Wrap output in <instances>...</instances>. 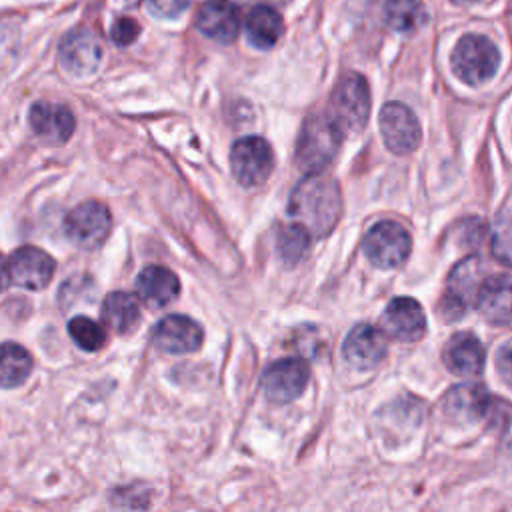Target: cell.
Segmentation results:
<instances>
[{
    "label": "cell",
    "mask_w": 512,
    "mask_h": 512,
    "mask_svg": "<svg viewBox=\"0 0 512 512\" xmlns=\"http://www.w3.org/2000/svg\"><path fill=\"white\" fill-rule=\"evenodd\" d=\"M474 300H476V308L488 322L508 326V322H510V276L504 272V274L490 276V278L482 280L476 290Z\"/></svg>",
    "instance_id": "cell-20"
},
{
    "label": "cell",
    "mask_w": 512,
    "mask_h": 512,
    "mask_svg": "<svg viewBox=\"0 0 512 512\" xmlns=\"http://www.w3.org/2000/svg\"><path fill=\"white\" fill-rule=\"evenodd\" d=\"M452 2H456V4H466V2H470V0H452Z\"/></svg>",
    "instance_id": "cell-33"
},
{
    "label": "cell",
    "mask_w": 512,
    "mask_h": 512,
    "mask_svg": "<svg viewBox=\"0 0 512 512\" xmlns=\"http://www.w3.org/2000/svg\"><path fill=\"white\" fill-rule=\"evenodd\" d=\"M152 340L156 348H160L162 352L188 354V352H196L202 346L204 330L196 320L184 314H172L162 318L156 324L152 332Z\"/></svg>",
    "instance_id": "cell-12"
},
{
    "label": "cell",
    "mask_w": 512,
    "mask_h": 512,
    "mask_svg": "<svg viewBox=\"0 0 512 512\" xmlns=\"http://www.w3.org/2000/svg\"><path fill=\"white\" fill-rule=\"evenodd\" d=\"M68 332L76 346H80L86 352H98L106 344L104 328L88 316H74L68 322Z\"/></svg>",
    "instance_id": "cell-27"
},
{
    "label": "cell",
    "mask_w": 512,
    "mask_h": 512,
    "mask_svg": "<svg viewBox=\"0 0 512 512\" xmlns=\"http://www.w3.org/2000/svg\"><path fill=\"white\" fill-rule=\"evenodd\" d=\"M196 26L204 36L220 44H230L240 32L238 8L230 0H208L198 10Z\"/></svg>",
    "instance_id": "cell-17"
},
{
    "label": "cell",
    "mask_w": 512,
    "mask_h": 512,
    "mask_svg": "<svg viewBox=\"0 0 512 512\" xmlns=\"http://www.w3.org/2000/svg\"><path fill=\"white\" fill-rule=\"evenodd\" d=\"M340 190L338 184L320 172L304 176L290 194L288 212L294 222L302 224L310 234H328L340 218Z\"/></svg>",
    "instance_id": "cell-1"
},
{
    "label": "cell",
    "mask_w": 512,
    "mask_h": 512,
    "mask_svg": "<svg viewBox=\"0 0 512 512\" xmlns=\"http://www.w3.org/2000/svg\"><path fill=\"white\" fill-rule=\"evenodd\" d=\"M442 360L452 374L476 376L484 368V346L472 332L454 334L442 352Z\"/></svg>",
    "instance_id": "cell-18"
},
{
    "label": "cell",
    "mask_w": 512,
    "mask_h": 512,
    "mask_svg": "<svg viewBox=\"0 0 512 512\" xmlns=\"http://www.w3.org/2000/svg\"><path fill=\"white\" fill-rule=\"evenodd\" d=\"M146 6L156 18L174 20L188 10L190 0H146Z\"/></svg>",
    "instance_id": "cell-29"
},
{
    "label": "cell",
    "mask_w": 512,
    "mask_h": 512,
    "mask_svg": "<svg viewBox=\"0 0 512 512\" xmlns=\"http://www.w3.org/2000/svg\"><path fill=\"white\" fill-rule=\"evenodd\" d=\"M10 278H8V268H6V262L4 258L0 256V292H4V288L8 286Z\"/></svg>",
    "instance_id": "cell-31"
},
{
    "label": "cell",
    "mask_w": 512,
    "mask_h": 512,
    "mask_svg": "<svg viewBox=\"0 0 512 512\" xmlns=\"http://www.w3.org/2000/svg\"><path fill=\"white\" fill-rule=\"evenodd\" d=\"M102 320L118 334H130L140 324V306L128 292H110L102 302Z\"/></svg>",
    "instance_id": "cell-23"
},
{
    "label": "cell",
    "mask_w": 512,
    "mask_h": 512,
    "mask_svg": "<svg viewBox=\"0 0 512 512\" xmlns=\"http://www.w3.org/2000/svg\"><path fill=\"white\" fill-rule=\"evenodd\" d=\"M498 62L500 54L496 44L482 34L462 36L452 50V70L470 86L488 82L496 74Z\"/></svg>",
    "instance_id": "cell-4"
},
{
    "label": "cell",
    "mask_w": 512,
    "mask_h": 512,
    "mask_svg": "<svg viewBox=\"0 0 512 512\" xmlns=\"http://www.w3.org/2000/svg\"><path fill=\"white\" fill-rule=\"evenodd\" d=\"M140 34V26L134 18H128V16H122V18H116L112 28H110V38L114 40V44L118 46H128L132 44Z\"/></svg>",
    "instance_id": "cell-28"
},
{
    "label": "cell",
    "mask_w": 512,
    "mask_h": 512,
    "mask_svg": "<svg viewBox=\"0 0 512 512\" xmlns=\"http://www.w3.org/2000/svg\"><path fill=\"white\" fill-rule=\"evenodd\" d=\"M342 138L344 134L336 128V124L326 114L310 116L302 124V130L298 136V146H296L298 166L308 174H316L324 170L336 156Z\"/></svg>",
    "instance_id": "cell-2"
},
{
    "label": "cell",
    "mask_w": 512,
    "mask_h": 512,
    "mask_svg": "<svg viewBox=\"0 0 512 512\" xmlns=\"http://www.w3.org/2000/svg\"><path fill=\"white\" fill-rule=\"evenodd\" d=\"M28 120L34 134L50 144H64L72 136L76 126L74 114L68 106L44 100L32 104Z\"/></svg>",
    "instance_id": "cell-16"
},
{
    "label": "cell",
    "mask_w": 512,
    "mask_h": 512,
    "mask_svg": "<svg viewBox=\"0 0 512 512\" xmlns=\"http://www.w3.org/2000/svg\"><path fill=\"white\" fill-rule=\"evenodd\" d=\"M60 64L72 76H88L96 72L102 60L100 40L90 30H72L60 42Z\"/></svg>",
    "instance_id": "cell-13"
},
{
    "label": "cell",
    "mask_w": 512,
    "mask_h": 512,
    "mask_svg": "<svg viewBox=\"0 0 512 512\" xmlns=\"http://www.w3.org/2000/svg\"><path fill=\"white\" fill-rule=\"evenodd\" d=\"M284 32L282 16L270 6H254L246 16V36L248 42L260 50H270L276 46Z\"/></svg>",
    "instance_id": "cell-22"
},
{
    "label": "cell",
    "mask_w": 512,
    "mask_h": 512,
    "mask_svg": "<svg viewBox=\"0 0 512 512\" xmlns=\"http://www.w3.org/2000/svg\"><path fill=\"white\" fill-rule=\"evenodd\" d=\"M386 24L396 32H414L428 20L424 4L420 0H388L384 6Z\"/></svg>",
    "instance_id": "cell-25"
},
{
    "label": "cell",
    "mask_w": 512,
    "mask_h": 512,
    "mask_svg": "<svg viewBox=\"0 0 512 512\" xmlns=\"http://www.w3.org/2000/svg\"><path fill=\"white\" fill-rule=\"evenodd\" d=\"M384 326L390 336L400 342H416L426 332V314L418 300L398 296L384 310Z\"/></svg>",
    "instance_id": "cell-15"
},
{
    "label": "cell",
    "mask_w": 512,
    "mask_h": 512,
    "mask_svg": "<svg viewBox=\"0 0 512 512\" xmlns=\"http://www.w3.org/2000/svg\"><path fill=\"white\" fill-rule=\"evenodd\" d=\"M32 372V356L16 342L0 344V386L16 388Z\"/></svg>",
    "instance_id": "cell-24"
},
{
    "label": "cell",
    "mask_w": 512,
    "mask_h": 512,
    "mask_svg": "<svg viewBox=\"0 0 512 512\" xmlns=\"http://www.w3.org/2000/svg\"><path fill=\"white\" fill-rule=\"evenodd\" d=\"M342 354L356 370L376 368L386 356V336L372 324H356L342 344Z\"/></svg>",
    "instance_id": "cell-14"
},
{
    "label": "cell",
    "mask_w": 512,
    "mask_h": 512,
    "mask_svg": "<svg viewBox=\"0 0 512 512\" xmlns=\"http://www.w3.org/2000/svg\"><path fill=\"white\" fill-rule=\"evenodd\" d=\"M492 396L480 384H462L448 392L444 398V412L452 420L460 422H478L488 416L492 408Z\"/></svg>",
    "instance_id": "cell-19"
},
{
    "label": "cell",
    "mask_w": 512,
    "mask_h": 512,
    "mask_svg": "<svg viewBox=\"0 0 512 512\" xmlns=\"http://www.w3.org/2000/svg\"><path fill=\"white\" fill-rule=\"evenodd\" d=\"M480 270H482V262L476 256L462 260L452 270L446 294L440 302L442 314L448 322H456V318H460L468 310V304H470L472 296H476V290L482 282Z\"/></svg>",
    "instance_id": "cell-10"
},
{
    "label": "cell",
    "mask_w": 512,
    "mask_h": 512,
    "mask_svg": "<svg viewBox=\"0 0 512 512\" xmlns=\"http://www.w3.org/2000/svg\"><path fill=\"white\" fill-rule=\"evenodd\" d=\"M362 250L376 268L388 270L406 262L412 250V238L402 224L384 220L368 230Z\"/></svg>",
    "instance_id": "cell-5"
},
{
    "label": "cell",
    "mask_w": 512,
    "mask_h": 512,
    "mask_svg": "<svg viewBox=\"0 0 512 512\" xmlns=\"http://www.w3.org/2000/svg\"><path fill=\"white\" fill-rule=\"evenodd\" d=\"M310 380V368L300 358H282L272 362L262 374V390L274 402L298 398Z\"/></svg>",
    "instance_id": "cell-9"
},
{
    "label": "cell",
    "mask_w": 512,
    "mask_h": 512,
    "mask_svg": "<svg viewBox=\"0 0 512 512\" xmlns=\"http://www.w3.org/2000/svg\"><path fill=\"white\" fill-rule=\"evenodd\" d=\"M380 134L394 154H410L420 144V124L414 112L402 102H388L380 110Z\"/></svg>",
    "instance_id": "cell-8"
},
{
    "label": "cell",
    "mask_w": 512,
    "mask_h": 512,
    "mask_svg": "<svg viewBox=\"0 0 512 512\" xmlns=\"http://www.w3.org/2000/svg\"><path fill=\"white\" fill-rule=\"evenodd\" d=\"M370 114V92L362 74H346L332 92L326 116L346 134H356L366 126Z\"/></svg>",
    "instance_id": "cell-3"
},
{
    "label": "cell",
    "mask_w": 512,
    "mask_h": 512,
    "mask_svg": "<svg viewBox=\"0 0 512 512\" xmlns=\"http://www.w3.org/2000/svg\"><path fill=\"white\" fill-rule=\"evenodd\" d=\"M496 230H500V234L496 232L494 236V254L502 264L510 262V222H508V208L502 210V222L496 224Z\"/></svg>",
    "instance_id": "cell-30"
},
{
    "label": "cell",
    "mask_w": 512,
    "mask_h": 512,
    "mask_svg": "<svg viewBox=\"0 0 512 512\" xmlns=\"http://www.w3.org/2000/svg\"><path fill=\"white\" fill-rule=\"evenodd\" d=\"M310 238L312 234L298 222L284 226L276 238V246L282 262L288 266L298 264L310 250Z\"/></svg>",
    "instance_id": "cell-26"
},
{
    "label": "cell",
    "mask_w": 512,
    "mask_h": 512,
    "mask_svg": "<svg viewBox=\"0 0 512 512\" xmlns=\"http://www.w3.org/2000/svg\"><path fill=\"white\" fill-rule=\"evenodd\" d=\"M230 168L242 186H260L274 168L270 144L260 136H244L230 150Z\"/></svg>",
    "instance_id": "cell-7"
},
{
    "label": "cell",
    "mask_w": 512,
    "mask_h": 512,
    "mask_svg": "<svg viewBox=\"0 0 512 512\" xmlns=\"http://www.w3.org/2000/svg\"><path fill=\"white\" fill-rule=\"evenodd\" d=\"M136 292L148 306L162 308L176 300L180 292V282L172 270L158 264H150L138 274Z\"/></svg>",
    "instance_id": "cell-21"
},
{
    "label": "cell",
    "mask_w": 512,
    "mask_h": 512,
    "mask_svg": "<svg viewBox=\"0 0 512 512\" xmlns=\"http://www.w3.org/2000/svg\"><path fill=\"white\" fill-rule=\"evenodd\" d=\"M6 268L10 282L16 286L26 290H42L52 280L56 264L48 252L36 246H22L10 256Z\"/></svg>",
    "instance_id": "cell-11"
},
{
    "label": "cell",
    "mask_w": 512,
    "mask_h": 512,
    "mask_svg": "<svg viewBox=\"0 0 512 512\" xmlns=\"http://www.w3.org/2000/svg\"><path fill=\"white\" fill-rule=\"evenodd\" d=\"M112 228V216L102 202L88 200L72 208L64 220L68 240L84 250H94L104 244Z\"/></svg>",
    "instance_id": "cell-6"
},
{
    "label": "cell",
    "mask_w": 512,
    "mask_h": 512,
    "mask_svg": "<svg viewBox=\"0 0 512 512\" xmlns=\"http://www.w3.org/2000/svg\"><path fill=\"white\" fill-rule=\"evenodd\" d=\"M126 6H136L140 0H122Z\"/></svg>",
    "instance_id": "cell-32"
}]
</instances>
